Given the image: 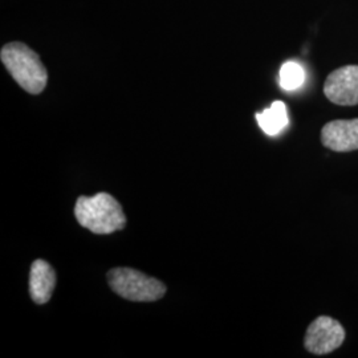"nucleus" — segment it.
<instances>
[{
	"mask_svg": "<svg viewBox=\"0 0 358 358\" xmlns=\"http://www.w3.org/2000/svg\"><path fill=\"white\" fill-rule=\"evenodd\" d=\"M75 217L81 227L97 235L124 230L127 217L115 196L99 192L94 196H80L75 206Z\"/></svg>",
	"mask_w": 358,
	"mask_h": 358,
	"instance_id": "f257e3e1",
	"label": "nucleus"
},
{
	"mask_svg": "<svg viewBox=\"0 0 358 358\" xmlns=\"http://www.w3.org/2000/svg\"><path fill=\"white\" fill-rule=\"evenodd\" d=\"M0 57L13 80L26 92L38 94L44 90L48 73L36 52L23 43L15 41L1 48Z\"/></svg>",
	"mask_w": 358,
	"mask_h": 358,
	"instance_id": "f03ea898",
	"label": "nucleus"
},
{
	"mask_svg": "<svg viewBox=\"0 0 358 358\" xmlns=\"http://www.w3.org/2000/svg\"><path fill=\"white\" fill-rule=\"evenodd\" d=\"M108 284L115 294L137 303L157 301L166 294V285L129 267H118L108 272Z\"/></svg>",
	"mask_w": 358,
	"mask_h": 358,
	"instance_id": "7ed1b4c3",
	"label": "nucleus"
},
{
	"mask_svg": "<svg viewBox=\"0 0 358 358\" xmlns=\"http://www.w3.org/2000/svg\"><path fill=\"white\" fill-rule=\"evenodd\" d=\"M345 329L337 320L328 316H320L308 327L304 345L312 355L324 356L343 345Z\"/></svg>",
	"mask_w": 358,
	"mask_h": 358,
	"instance_id": "20e7f679",
	"label": "nucleus"
},
{
	"mask_svg": "<svg viewBox=\"0 0 358 358\" xmlns=\"http://www.w3.org/2000/svg\"><path fill=\"white\" fill-rule=\"evenodd\" d=\"M324 93L331 103L343 106L358 103V65L341 66L325 80Z\"/></svg>",
	"mask_w": 358,
	"mask_h": 358,
	"instance_id": "39448f33",
	"label": "nucleus"
},
{
	"mask_svg": "<svg viewBox=\"0 0 358 358\" xmlns=\"http://www.w3.org/2000/svg\"><path fill=\"white\" fill-rule=\"evenodd\" d=\"M321 142L337 153L358 150V118L328 122L321 130Z\"/></svg>",
	"mask_w": 358,
	"mask_h": 358,
	"instance_id": "423d86ee",
	"label": "nucleus"
},
{
	"mask_svg": "<svg viewBox=\"0 0 358 358\" xmlns=\"http://www.w3.org/2000/svg\"><path fill=\"white\" fill-rule=\"evenodd\" d=\"M56 287V272L45 260L38 259L29 271V294L36 304H45L51 300Z\"/></svg>",
	"mask_w": 358,
	"mask_h": 358,
	"instance_id": "0eeeda50",
	"label": "nucleus"
},
{
	"mask_svg": "<svg viewBox=\"0 0 358 358\" xmlns=\"http://www.w3.org/2000/svg\"><path fill=\"white\" fill-rule=\"evenodd\" d=\"M257 122L262 130L268 136H276L288 125V115L285 103L275 101L262 113L256 115Z\"/></svg>",
	"mask_w": 358,
	"mask_h": 358,
	"instance_id": "6e6552de",
	"label": "nucleus"
},
{
	"mask_svg": "<svg viewBox=\"0 0 358 358\" xmlns=\"http://www.w3.org/2000/svg\"><path fill=\"white\" fill-rule=\"evenodd\" d=\"M306 80V72L303 66L294 62H288L280 69V85L285 90H297Z\"/></svg>",
	"mask_w": 358,
	"mask_h": 358,
	"instance_id": "1a4fd4ad",
	"label": "nucleus"
}]
</instances>
